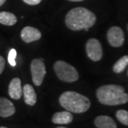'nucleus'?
Returning <instances> with one entry per match:
<instances>
[{
    "instance_id": "nucleus-1",
    "label": "nucleus",
    "mask_w": 128,
    "mask_h": 128,
    "mask_svg": "<svg viewBox=\"0 0 128 128\" xmlns=\"http://www.w3.org/2000/svg\"><path fill=\"white\" fill-rule=\"evenodd\" d=\"M66 24L73 31H88L96 22V16L90 10L83 7L71 9L66 16Z\"/></svg>"
},
{
    "instance_id": "nucleus-2",
    "label": "nucleus",
    "mask_w": 128,
    "mask_h": 128,
    "mask_svg": "<svg viewBox=\"0 0 128 128\" xmlns=\"http://www.w3.org/2000/svg\"><path fill=\"white\" fill-rule=\"evenodd\" d=\"M98 101L106 105H118L127 103L128 94L122 86L118 85H106L100 87L96 92Z\"/></svg>"
},
{
    "instance_id": "nucleus-3",
    "label": "nucleus",
    "mask_w": 128,
    "mask_h": 128,
    "mask_svg": "<svg viewBox=\"0 0 128 128\" xmlns=\"http://www.w3.org/2000/svg\"><path fill=\"white\" fill-rule=\"evenodd\" d=\"M60 105L67 111L74 113H82L90 107V101L87 97L74 91H66L59 98Z\"/></svg>"
},
{
    "instance_id": "nucleus-4",
    "label": "nucleus",
    "mask_w": 128,
    "mask_h": 128,
    "mask_svg": "<svg viewBox=\"0 0 128 128\" xmlns=\"http://www.w3.org/2000/svg\"><path fill=\"white\" fill-rule=\"evenodd\" d=\"M54 68L57 76L63 81L73 82L76 81L79 78V74L77 70L66 61H56Z\"/></svg>"
},
{
    "instance_id": "nucleus-5",
    "label": "nucleus",
    "mask_w": 128,
    "mask_h": 128,
    "mask_svg": "<svg viewBox=\"0 0 128 128\" xmlns=\"http://www.w3.org/2000/svg\"><path fill=\"white\" fill-rule=\"evenodd\" d=\"M31 72L34 84L36 86H41L46 73V66L44 61L38 58L33 60L31 64Z\"/></svg>"
},
{
    "instance_id": "nucleus-6",
    "label": "nucleus",
    "mask_w": 128,
    "mask_h": 128,
    "mask_svg": "<svg viewBox=\"0 0 128 128\" xmlns=\"http://www.w3.org/2000/svg\"><path fill=\"white\" fill-rule=\"evenodd\" d=\"M86 53L90 59L98 61L102 58L103 51L100 41L96 38H90L86 44Z\"/></svg>"
},
{
    "instance_id": "nucleus-7",
    "label": "nucleus",
    "mask_w": 128,
    "mask_h": 128,
    "mask_svg": "<svg viewBox=\"0 0 128 128\" xmlns=\"http://www.w3.org/2000/svg\"><path fill=\"white\" fill-rule=\"evenodd\" d=\"M108 40L110 45L113 47H120L123 45L124 41V34L121 28L112 26L108 30Z\"/></svg>"
},
{
    "instance_id": "nucleus-8",
    "label": "nucleus",
    "mask_w": 128,
    "mask_h": 128,
    "mask_svg": "<svg viewBox=\"0 0 128 128\" xmlns=\"http://www.w3.org/2000/svg\"><path fill=\"white\" fill-rule=\"evenodd\" d=\"M21 37L24 42L31 43L40 39L41 34L38 29L32 26H26L22 30Z\"/></svg>"
},
{
    "instance_id": "nucleus-9",
    "label": "nucleus",
    "mask_w": 128,
    "mask_h": 128,
    "mask_svg": "<svg viewBox=\"0 0 128 128\" xmlns=\"http://www.w3.org/2000/svg\"><path fill=\"white\" fill-rule=\"evenodd\" d=\"M9 96L14 100H18L23 94V89L22 87V82L18 78H13L9 85Z\"/></svg>"
},
{
    "instance_id": "nucleus-10",
    "label": "nucleus",
    "mask_w": 128,
    "mask_h": 128,
    "mask_svg": "<svg viewBox=\"0 0 128 128\" xmlns=\"http://www.w3.org/2000/svg\"><path fill=\"white\" fill-rule=\"evenodd\" d=\"M16 108L14 104L5 98H0V117L8 118L15 113Z\"/></svg>"
},
{
    "instance_id": "nucleus-11",
    "label": "nucleus",
    "mask_w": 128,
    "mask_h": 128,
    "mask_svg": "<svg viewBox=\"0 0 128 128\" xmlns=\"http://www.w3.org/2000/svg\"><path fill=\"white\" fill-rule=\"evenodd\" d=\"M23 95L24 102L28 105L33 106L36 102V94L34 88L29 84H26L23 87Z\"/></svg>"
},
{
    "instance_id": "nucleus-12",
    "label": "nucleus",
    "mask_w": 128,
    "mask_h": 128,
    "mask_svg": "<svg viewBox=\"0 0 128 128\" xmlns=\"http://www.w3.org/2000/svg\"><path fill=\"white\" fill-rule=\"evenodd\" d=\"M73 120V114L69 111H63L56 112L53 115L52 122L55 124H65L70 123Z\"/></svg>"
},
{
    "instance_id": "nucleus-13",
    "label": "nucleus",
    "mask_w": 128,
    "mask_h": 128,
    "mask_svg": "<svg viewBox=\"0 0 128 128\" xmlns=\"http://www.w3.org/2000/svg\"><path fill=\"white\" fill-rule=\"evenodd\" d=\"M94 123L98 128H117V124L114 120L106 115L97 117L95 119Z\"/></svg>"
},
{
    "instance_id": "nucleus-14",
    "label": "nucleus",
    "mask_w": 128,
    "mask_h": 128,
    "mask_svg": "<svg viewBox=\"0 0 128 128\" xmlns=\"http://www.w3.org/2000/svg\"><path fill=\"white\" fill-rule=\"evenodd\" d=\"M17 22V18L14 14L8 12H0V24L6 26H13Z\"/></svg>"
},
{
    "instance_id": "nucleus-15",
    "label": "nucleus",
    "mask_w": 128,
    "mask_h": 128,
    "mask_svg": "<svg viewBox=\"0 0 128 128\" xmlns=\"http://www.w3.org/2000/svg\"><path fill=\"white\" fill-rule=\"evenodd\" d=\"M128 66V56H124L120 58L113 66V71L116 73L123 72Z\"/></svg>"
},
{
    "instance_id": "nucleus-16",
    "label": "nucleus",
    "mask_w": 128,
    "mask_h": 128,
    "mask_svg": "<svg viewBox=\"0 0 128 128\" xmlns=\"http://www.w3.org/2000/svg\"><path fill=\"white\" fill-rule=\"evenodd\" d=\"M117 119L124 125L128 126V111L124 110H120L116 112Z\"/></svg>"
},
{
    "instance_id": "nucleus-17",
    "label": "nucleus",
    "mask_w": 128,
    "mask_h": 128,
    "mask_svg": "<svg viewBox=\"0 0 128 128\" xmlns=\"http://www.w3.org/2000/svg\"><path fill=\"white\" fill-rule=\"evenodd\" d=\"M16 57V50L14 48L11 49L8 55V61L12 66H16V61H15Z\"/></svg>"
},
{
    "instance_id": "nucleus-18",
    "label": "nucleus",
    "mask_w": 128,
    "mask_h": 128,
    "mask_svg": "<svg viewBox=\"0 0 128 128\" xmlns=\"http://www.w3.org/2000/svg\"><path fill=\"white\" fill-rule=\"evenodd\" d=\"M5 67V60L4 58L0 56V75L2 73Z\"/></svg>"
},
{
    "instance_id": "nucleus-19",
    "label": "nucleus",
    "mask_w": 128,
    "mask_h": 128,
    "mask_svg": "<svg viewBox=\"0 0 128 128\" xmlns=\"http://www.w3.org/2000/svg\"><path fill=\"white\" fill-rule=\"evenodd\" d=\"M24 2L29 5H36L38 4L41 2V0H23Z\"/></svg>"
},
{
    "instance_id": "nucleus-20",
    "label": "nucleus",
    "mask_w": 128,
    "mask_h": 128,
    "mask_svg": "<svg viewBox=\"0 0 128 128\" xmlns=\"http://www.w3.org/2000/svg\"><path fill=\"white\" fill-rule=\"evenodd\" d=\"M5 2H6V0H0V6H1L2 5L4 4V3Z\"/></svg>"
},
{
    "instance_id": "nucleus-21",
    "label": "nucleus",
    "mask_w": 128,
    "mask_h": 128,
    "mask_svg": "<svg viewBox=\"0 0 128 128\" xmlns=\"http://www.w3.org/2000/svg\"><path fill=\"white\" fill-rule=\"evenodd\" d=\"M68 1H71V2H82L84 0H68Z\"/></svg>"
},
{
    "instance_id": "nucleus-22",
    "label": "nucleus",
    "mask_w": 128,
    "mask_h": 128,
    "mask_svg": "<svg viewBox=\"0 0 128 128\" xmlns=\"http://www.w3.org/2000/svg\"><path fill=\"white\" fill-rule=\"evenodd\" d=\"M57 128H65V127H58Z\"/></svg>"
},
{
    "instance_id": "nucleus-23",
    "label": "nucleus",
    "mask_w": 128,
    "mask_h": 128,
    "mask_svg": "<svg viewBox=\"0 0 128 128\" xmlns=\"http://www.w3.org/2000/svg\"><path fill=\"white\" fill-rule=\"evenodd\" d=\"M0 128H6V127H3V126H1Z\"/></svg>"
},
{
    "instance_id": "nucleus-24",
    "label": "nucleus",
    "mask_w": 128,
    "mask_h": 128,
    "mask_svg": "<svg viewBox=\"0 0 128 128\" xmlns=\"http://www.w3.org/2000/svg\"></svg>"
},
{
    "instance_id": "nucleus-25",
    "label": "nucleus",
    "mask_w": 128,
    "mask_h": 128,
    "mask_svg": "<svg viewBox=\"0 0 128 128\" xmlns=\"http://www.w3.org/2000/svg\"></svg>"
}]
</instances>
